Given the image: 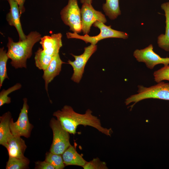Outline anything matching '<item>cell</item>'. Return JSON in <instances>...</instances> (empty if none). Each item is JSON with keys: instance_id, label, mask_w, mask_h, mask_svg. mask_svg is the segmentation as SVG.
<instances>
[{"instance_id": "7c38bea8", "label": "cell", "mask_w": 169, "mask_h": 169, "mask_svg": "<svg viewBox=\"0 0 169 169\" xmlns=\"http://www.w3.org/2000/svg\"><path fill=\"white\" fill-rule=\"evenodd\" d=\"M10 7L9 12L7 14L6 19L8 24L14 27L18 32L19 40H23L26 38L22 29L20 17V11L18 3L14 1H8Z\"/></svg>"}, {"instance_id": "4fadbf2b", "label": "cell", "mask_w": 169, "mask_h": 169, "mask_svg": "<svg viewBox=\"0 0 169 169\" xmlns=\"http://www.w3.org/2000/svg\"><path fill=\"white\" fill-rule=\"evenodd\" d=\"M65 63L62 60L59 53L54 55L51 62L47 67L43 71L42 76L45 81V88L48 93V88L49 84L54 79L59 75L61 70L63 64Z\"/></svg>"}, {"instance_id": "6da1fadb", "label": "cell", "mask_w": 169, "mask_h": 169, "mask_svg": "<svg viewBox=\"0 0 169 169\" xmlns=\"http://www.w3.org/2000/svg\"><path fill=\"white\" fill-rule=\"evenodd\" d=\"M92 113V111L89 109L85 114H79L75 112L71 106L65 105L61 110L54 112L53 115L70 134H75L78 126L82 125L92 127L102 133L110 136L113 132L111 129L102 127L100 120Z\"/></svg>"}, {"instance_id": "603a6c76", "label": "cell", "mask_w": 169, "mask_h": 169, "mask_svg": "<svg viewBox=\"0 0 169 169\" xmlns=\"http://www.w3.org/2000/svg\"><path fill=\"white\" fill-rule=\"evenodd\" d=\"M21 84L19 83L5 90L3 89L0 93V106L4 104H8L11 102V98L8 95L10 93L18 90L21 88Z\"/></svg>"}, {"instance_id": "9a60e30c", "label": "cell", "mask_w": 169, "mask_h": 169, "mask_svg": "<svg viewBox=\"0 0 169 169\" xmlns=\"http://www.w3.org/2000/svg\"><path fill=\"white\" fill-rule=\"evenodd\" d=\"M12 115L9 111L6 112L0 117V144L6 148L8 139L12 135L10 123Z\"/></svg>"}, {"instance_id": "52a82bcc", "label": "cell", "mask_w": 169, "mask_h": 169, "mask_svg": "<svg viewBox=\"0 0 169 169\" xmlns=\"http://www.w3.org/2000/svg\"><path fill=\"white\" fill-rule=\"evenodd\" d=\"M29 106L27 99H23V105L17 120L14 122L13 118L11 120L10 126L11 132L13 136L30 137L33 125L30 123L28 117Z\"/></svg>"}, {"instance_id": "4316f807", "label": "cell", "mask_w": 169, "mask_h": 169, "mask_svg": "<svg viewBox=\"0 0 169 169\" xmlns=\"http://www.w3.org/2000/svg\"><path fill=\"white\" fill-rule=\"evenodd\" d=\"M7 1L9 0H6ZM16 2L18 4L20 11V14H21L23 13L25 10L24 7V3L25 0H13Z\"/></svg>"}, {"instance_id": "ffe728a7", "label": "cell", "mask_w": 169, "mask_h": 169, "mask_svg": "<svg viewBox=\"0 0 169 169\" xmlns=\"http://www.w3.org/2000/svg\"><path fill=\"white\" fill-rule=\"evenodd\" d=\"M30 163L29 160L26 157L18 158L9 157L7 162L6 169H26L28 168Z\"/></svg>"}, {"instance_id": "d6986e66", "label": "cell", "mask_w": 169, "mask_h": 169, "mask_svg": "<svg viewBox=\"0 0 169 169\" xmlns=\"http://www.w3.org/2000/svg\"><path fill=\"white\" fill-rule=\"evenodd\" d=\"M53 56L46 54L42 48H39L35 53L34 57L36 67L40 70H44L49 65Z\"/></svg>"}, {"instance_id": "8992f818", "label": "cell", "mask_w": 169, "mask_h": 169, "mask_svg": "<svg viewBox=\"0 0 169 169\" xmlns=\"http://www.w3.org/2000/svg\"><path fill=\"white\" fill-rule=\"evenodd\" d=\"M60 14L64 23L69 27L73 33L82 31L81 9L77 0H68L67 4L61 10Z\"/></svg>"}, {"instance_id": "277c9868", "label": "cell", "mask_w": 169, "mask_h": 169, "mask_svg": "<svg viewBox=\"0 0 169 169\" xmlns=\"http://www.w3.org/2000/svg\"><path fill=\"white\" fill-rule=\"evenodd\" d=\"M104 24L100 21H97L93 24V26L97 28L100 30V33L96 36H90L88 34L80 35L76 33L68 32L66 34V37L68 39H81L86 43H90L93 45H96L99 41L108 38H118L124 39L128 38L129 35L128 33L113 29L111 28L110 26H107Z\"/></svg>"}, {"instance_id": "5bb4252c", "label": "cell", "mask_w": 169, "mask_h": 169, "mask_svg": "<svg viewBox=\"0 0 169 169\" xmlns=\"http://www.w3.org/2000/svg\"><path fill=\"white\" fill-rule=\"evenodd\" d=\"M27 148L24 141L20 136L12 135L8 140L6 148L9 157L23 158L26 157L24 153Z\"/></svg>"}, {"instance_id": "44dd1931", "label": "cell", "mask_w": 169, "mask_h": 169, "mask_svg": "<svg viewBox=\"0 0 169 169\" xmlns=\"http://www.w3.org/2000/svg\"><path fill=\"white\" fill-rule=\"evenodd\" d=\"M9 59L6 50L3 47L0 49V88L6 79H9L7 74V63Z\"/></svg>"}, {"instance_id": "30bf717a", "label": "cell", "mask_w": 169, "mask_h": 169, "mask_svg": "<svg viewBox=\"0 0 169 169\" xmlns=\"http://www.w3.org/2000/svg\"><path fill=\"white\" fill-rule=\"evenodd\" d=\"M82 31L88 34L91 26L97 21L104 23L107 22L105 15L100 11L95 10L91 4L83 3L81 9Z\"/></svg>"}, {"instance_id": "e0dca14e", "label": "cell", "mask_w": 169, "mask_h": 169, "mask_svg": "<svg viewBox=\"0 0 169 169\" xmlns=\"http://www.w3.org/2000/svg\"><path fill=\"white\" fill-rule=\"evenodd\" d=\"M161 7L165 13L166 30L165 34H161L158 36L157 42L160 48L169 51V2L162 4Z\"/></svg>"}, {"instance_id": "83f0119b", "label": "cell", "mask_w": 169, "mask_h": 169, "mask_svg": "<svg viewBox=\"0 0 169 169\" xmlns=\"http://www.w3.org/2000/svg\"><path fill=\"white\" fill-rule=\"evenodd\" d=\"M80 1L82 4L85 3L91 4L92 0H80Z\"/></svg>"}, {"instance_id": "7402d4cb", "label": "cell", "mask_w": 169, "mask_h": 169, "mask_svg": "<svg viewBox=\"0 0 169 169\" xmlns=\"http://www.w3.org/2000/svg\"><path fill=\"white\" fill-rule=\"evenodd\" d=\"M45 161L51 164L55 169H63L65 166L62 155L48 152L46 154Z\"/></svg>"}, {"instance_id": "3957f363", "label": "cell", "mask_w": 169, "mask_h": 169, "mask_svg": "<svg viewBox=\"0 0 169 169\" xmlns=\"http://www.w3.org/2000/svg\"><path fill=\"white\" fill-rule=\"evenodd\" d=\"M137 94L132 95L126 99L125 101L126 105L133 103V106L138 102L147 99L153 98L169 100V83L162 81L149 87L141 85L138 86Z\"/></svg>"}, {"instance_id": "2e32d148", "label": "cell", "mask_w": 169, "mask_h": 169, "mask_svg": "<svg viewBox=\"0 0 169 169\" xmlns=\"http://www.w3.org/2000/svg\"><path fill=\"white\" fill-rule=\"evenodd\" d=\"M62 155L65 166L75 165L83 167L87 162L71 145L65 150Z\"/></svg>"}, {"instance_id": "7a4b0ae2", "label": "cell", "mask_w": 169, "mask_h": 169, "mask_svg": "<svg viewBox=\"0 0 169 169\" xmlns=\"http://www.w3.org/2000/svg\"><path fill=\"white\" fill-rule=\"evenodd\" d=\"M41 37V34L36 31L31 32L25 39L18 42H14L8 37L7 54L11 60V65L15 69L26 68L27 60L32 55L33 48Z\"/></svg>"}, {"instance_id": "d4e9b609", "label": "cell", "mask_w": 169, "mask_h": 169, "mask_svg": "<svg viewBox=\"0 0 169 169\" xmlns=\"http://www.w3.org/2000/svg\"><path fill=\"white\" fill-rule=\"evenodd\" d=\"M84 169H107L106 163L101 161L98 157L94 158L89 162H87L82 167Z\"/></svg>"}, {"instance_id": "9c48e42d", "label": "cell", "mask_w": 169, "mask_h": 169, "mask_svg": "<svg viewBox=\"0 0 169 169\" xmlns=\"http://www.w3.org/2000/svg\"><path fill=\"white\" fill-rule=\"evenodd\" d=\"M133 56L138 62L144 63L150 69H152L156 65L160 64H163L164 66L169 64V57L162 58L156 53L152 44L144 49H136L133 53Z\"/></svg>"}, {"instance_id": "cb8c5ba5", "label": "cell", "mask_w": 169, "mask_h": 169, "mask_svg": "<svg viewBox=\"0 0 169 169\" xmlns=\"http://www.w3.org/2000/svg\"><path fill=\"white\" fill-rule=\"evenodd\" d=\"M153 76L155 81L157 83L164 80L169 81V65L155 71Z\"/></svg>"}, {"instance_id": "484cf974", "label": "cell", "mask_w": 169, "mask_h": 169, "mask_svg": "<svg viewBox=\"0 0 169 169\" xmlns=\"http://www.w3.org/2000/svg\"><path fill=\"white\" fill-rule=\"evenodd\" d=\"M35 169H55L54 167L49 163L44 161H38L35 162Z\"/></svg>"}, {"instance_id": "8fae6325", "label": "cell", "mask_w": 169, "mask_h": 169, "mask_svg": "<svg viewBox=\"0 0 169 169\" xmlns=\"http://www.w3.org/2000/svg\"><path fill=\"white\" fill-rule=\"evenodd\" d=\"M62 36L61 33H58L42 37L40 44L44 52L52 56L59 53V49L62 46Z\"/></svg>"}, {"instance_id": "ba28073f", "label": "cell", "mask_w": 169, "mask_h": 169, "mask_svg": "<svg viewBox=\"0 0 169 169\" xmlns=\"http://www.w3.org/2000/svg\"><path fill=\"white\" fill-rule=\"evenodd\" d=\"M97 49V45L91 44L84 48V53L79 55L71 54L74 58V61L69 60L68 64H70L73 69V73L71 79L75 82L79 83L81 80L84 71L85 65L91 56Z\"/></svg>"}, {"instance_id": "ac0fdd59", "label": "cell", "mask_w": 169, "mask_h": 169, "mask_svg": "<svg viewBox=\"0 0 169 169\" xmlns=\"http://www.w3.org/2000/svg\"><path fill=\"white\" fill-rule=\"evenodd\" d=\"M102 8L106 15L111 20L116 19L121 14L119 0H106Z\"/></svg>"}, {"instance_id": "5b68a950", "label": "cell", "mask_w": 169, "mask_h": 169, "mask_svg": "<svg viewBox=\"0 0 169 169\" xmlns=\"http://www.w3.org/2000/svg\"><path fill=\"white\" fill-rule=\"evenodd\" d=\"M49 125L53 133V139L50 152L62 155L70 145L69 133L62 127L59 121L54 118H51Z\"/></svg>"}]
</instances>
